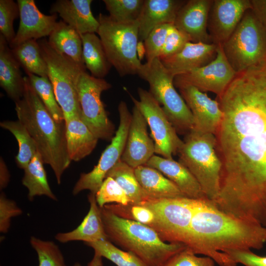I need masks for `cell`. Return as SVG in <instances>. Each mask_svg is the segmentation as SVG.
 I'll return each instance as SVG.
<instances>
[{"instance_id":"30","label":"cell","mask_w":266,"mask_h":266,"mask_svg":"<svg viewBox=\"0 0 266 266\" xmlns=\"http://www.w3.org/2000/svg\"><path fill=\"white\" fill-rule=\"evenodd\" d=\"M42 157L37 151L24 170L22 184L28 190V198L33 200L36 196H45L57 201L58 199L51 189Z\"/></svg>"},{"instance_id":"33","label":"cell","mask_w":266,"mask_h":266,"mask_svg":"<svg viewBox=\"0 0 266 266\" xmlns=\"http://www.w3.org/2000/svg\"><path fill=\"white\" fill-rule=\"evenodd\" d=\"M107 177H111L119 185L127 195L129 203L140 204L146 199L134 168L121 160L108 171Z\"/></svg>"},{"instance_id":"13","label":"cell","mask_w":266,"mask_h":266,"mask_svg":"<svg viewBox=\"0 0 266 266\" xmlns=\"http://www.w3.org/2000/svg\"><path fill=\"white\" fill-rule=\"evenodd\" d=\"M119 125L110 144L103 151L97 165L88 173H82L73 187L72 194L76 195L84 190L96 195L108 171L121 160L131 121L132 114L126 103L121 101L118 105Z\"/></svg>"},{"instance_id":"39","label":"cell","mask_w":266,"mask_h":266,"mask_svg":"<svg viewBox=\"0 0 266 266\" xmlns=\"http://www.w3.org/2000/svg\"><path fill=\"white\" fill-rule=\"evenodd\" d=\"M96 201L100 207L110 203H129L127 195L119 185L111 177H107L95 195Z\"/></svg>"},{"instance_id":"11","label":"cell","mask_w":266,"mask_h":266,"mask_svg":"<svg viewBox=\"0 0 266 266\" xmlns=\"http://www.w3.org/2000/svg\"><path fill=\"white\" fill-rule=\"evenodd\" d=\"M111 86L104 79L95 77L86 71L81 73L77 83L80 118L99 139L111 140L115 133L101 99L102 93Z\"/></svg>"},{"instance_id":"19","label":"cell","mask_w":266,"mask_h":266,"mask_svg":"<svg viewBox=\"0 0 266 266\" xmlns=\"http://www.w3.org/2000/svg\"><path fill=\"white\" fill-rule=\"evenodd\" d=\"M213 0H186L178 11L174 27L192 42L212 43L207 31L209 12Z\"/></svg>"},{"instance_id":"8","label":"cell","mask_w":266,"mask_h":266,"mask_svg":"<svg viewBox=\"0 0 266 266\" xmlns=\"http://www.w3.org/2000/svg\"><path fill=\"white\" fill-rule=\"evenodd\" d=\"M222 46L236 73L266 58V29L252 9L245 13L233 33Z\"/></svg>"},{"instance_id":"5","label":"cell","mask_w":266,"mask_h":266,"mask_svg":"<svg viewBox=\"0 0 266 266\" xmlns=\"http://www.w3.org/2000/svg\"><path fill=\"white\" fill-rule=\"evenodd\" d=\"M216 144L214 134L192 130L186 134L178 152V161L190 171L213 202L219 193L222 168Z\"/></svg>"},{"instance_id":"16","label":"cell","mask_w":266,"mask_h":266,"mask_svg":"<svg viewBox=\"0 0 266 266\" xmlns=\"http://www.w3.org/2000/svg\"><path fill=\"white\" fill-rule=\"evenodd\" d=\"M177 88L192 114L193 130L215 135L223 116L218 101L192 85H182Z\"/></svg>"},{"instance_id":"15","label":"cell","mask_w":266,"mask_h":266,"mask_svg":"<svg viewBox=\"0 0 266 266\" xmlns=\"http://www.w3.org/2000/svg\"><path fill=\"white\" fill-rule=\"evenodd\" d=\"M250 9L251 0H213L207 21V31L212 43L222 45Z\"/></svg>"},{"instance_id":"44","label":"cell","mask_w":266,"mask_h":266,"mask_svg":"<svg viewBox=\"0 0 266 266\" xmlns=\"http://www.w3.org/2000/svg\"><path fill=\"white\" fill-rule=\"evenodd\" d=\"M22 213V210L14 200L8 199L1 193L0 195V232L7 233L10 229L12 218Z\"/></svg>"},{"instance_id":"32","label":"cell","mask_w":266,"mask_h":266,"mask_svg":"<svg viewBox=\"0 0 266 266\" xmlns=\"http://www.w3.org/2000/svg\"><path fill=\"white\" fill-rule=\"evenodd\" d=\"M1 128L11 132L16 139L19 150L15 157L18 166L24 169L37 152L36 143L24 125L19 120L3 121Z\"/></svg>"},{"instance_id":"36","label":"cell","mask_w":266,"mask_h":266,"mask_svg":"<svg viewBox=\"0 0 266 266\" xmlns=\"http://www.w3.org/2000/svg\"><path fill=\"white\" fill-rule=\"evenodd\" d=\"M109 16L120 23L138 21L144 0H103Z\"/></svg>"},{"instance_id":"20","label":"cell","mask_w":266,"mask_h":266,"mask_svg":"<svg viewBox=\"0 0 266 266\" xmlns=\"http://www.w3.org/2000/svg\"><path fill=\"white\" fill-rule=\"evenodd\" d=\"M217 47L214 43L188 42L180 52L160 61L175 77L209 64L216 57Z\"/></svg>"},{"instance_id":"2","label":"cell","mask_w":266,"mask_h":266,"mask_svg":"<svg viewBox=\"0 0 266 266\" xmlns=\"http://www.w3.org/2000/svg\"><path fill=\"white\" fill-rule=\"evenodd\" d=\"M266 244V227L226 213L203 199L196 208L185 244L219 266H236L226 251L260 250Z\"/></svg>"},{"instance_id":"24","label":"cell","mask_w":266,"mask_h":266,"mask_svg":"<svg viewBox=\"0 0 266 266\" xmlns=\"http://www.w3.org/2000/svg\"><path fill=\"white\" fill-rule=\"evenodd\" d=\"M88 199L90 204L89 210L82 222L71 231L57 233L55 238L57 241L63 243L82 241L86 244L108 239L100 208L97 203L95 195L90 193Z\"/></svg>"},{"instance_id":"25","label":"cell","mask_w":266,"mask_h":266,"mask_svg":"<svg viewBox=\"0 0 266 266\" xmlns=\"http://www.w3.org/2000/svg\"><path fill=\"white\" fill-rule=\"evenodd\" d=\"M9 44L0 34V86L14 102L22 98L24 77Z\"/></svg>"},{"instance_id":"34","label":"cell","mask_w":266,"mask_h":266,"mask_svg":"<svg viewBox=\"0 0 266 266\" xmlns=\"http://www.w3.org/2000/svg\"><path fill=\"white\" fill-rule=\"evenodd\" d=\"M29 83L48 111L57 123L65 121L62 108L56 98L53 85L48 77L27 74Z\"/></svg>"},{"instance_id":"22","label":"cell","mask_w":266,"mask_h":266,"mask_svg":"<svg viewBox=\"0 0 266 266\" xmlns=\"http://www.w3.org/2000/svg\"><path fill=\"white\" fill-rule=\"evenodd\" d=\"M145 165L160 171L172 181L186 197L208 199L195 176L179 161L153 155Z\"/></svg>"},{"instance_id":"23","label":"cell","mask_w":266,"mask_h":266,"mask_svg":"<svg viewBox=\"0 0 266 266\" xmlns=\"http://www.w3.org/2000/svg\"><path fill=\"white\" fill-rule=\"evenodd\" d=\"M186 0H144L138 19L139 39L144 40L156 27L174 24L177 13Z\"/></svg>"},{"instance_id":"45","label":"cell","mask_w":266,"mask_h":266,"mask_svg":"<svg viewBox=\"0 0 266 266\" xmlns=\"http://www.w3.org/2000/svg\"><path fill=\"white\" fill-rule=\"evenodd\" d=\"M237 265L243 266H266V256H261L251 250H231L225 252Z\"/></svg>"},{"instance_id":"48","label":"cell","mask_w":266,"mask_h":266,"mask_svg":"<svg viewBox=\"0 0 266 266\" xmlns=\"http://www.w3.org/2000/svg\"><path fill=\"white\" fill-rule=\"evenodd\" d=\"M87 266H103L102 257L97 253H94V256Z\"/></svg>"},{"instance_id":"46","label":"cell","mask_w":266,"mask_h":266,"mask_svg":"<svg viewBox=\"0 0 266 266\" xmlns=\"http://www.w3.org/2000/svg\"><path fill=\"white\" fill-rule=\"evenodd\" d=\"M252 9L266 29V0H251Z\"/></svg>"},{"instance_id":"10","label":"cell","mask_w":266,"mask_h":266,"mask_svg":"<svg viewBox=\"0 0 266 266\" xmlns=\"http://www.w3.org/2000/svg\"><path fill=\"white\" fill-rule=\"evenodd\" d=\"M200 200L202 199L187 197L147 198L140 204L154 214L155 221L151 227L162 240L185 244L192 217Z\"/></svg>"},{"instance_id":"37","label":"cell","mask_w":266,"mask_h":266,"mask_svg":"<svg viewBox=\"0 0 266 266\" xmlns=\"http://www.w3.org/2000/svg\"><path fill=\"white\" fill-rule=\"evenodd\" d=\"M30 242L37 254L38 266H66L62 251L54 242L32 236Z\"/></svg>"},{"instance_id":"6","label":"cell","mask_w":266,"mask_h":266,"mask_svg":"<svg viewBox=\"0 0 266 266\" xmlns=\"http://www.w3.org/2000/svg\"><path fill=\"white\" fill-rule=\"evenodd\" d=\"M98 34L112 66L121 77L137 74L142 64L137 52L138 21L120 23L109 15L100 13Z\"/></svg>"},{"instance_id":"31","label":"cell","mask_w":266,"mask_h":266,"mask_svg":"<svg viewBox=\"0 0 266 266\" xmlns=\"http://www.w3.org/2000/svg\"><path fill=\"white\" fill-rule=\"evenodd\" d=\"M12 53L27 74L48 77V68L38 42L30 39L11 48Z\"/></svg>"},{"instance_id":"9","label":"cell","mask_w":266,"mask_h":266,"mask_svg":"<svg viewBox=\"0 0 266 266\" xmlns=\"http://www.w3.org/2000/svg\"><path fill=\"white\" fill-rule=\"evenodd\" d=\"M38 43L48 68V77L56 100L62 109L65 120L80 115L77 86L79 76L85 69L72 60L52 47L46 39Z\"/></svg>"},{"instance_id":"7","label":"cell","mask_w":266,"mask_h":266,"mask_svg":"<svg viewBox=\"0 0 266 266\" xmlns=\"http://www.w3.org/2000/svg\"><path fill=\"white\" fill-rule=\"evenodd\" d=\"M139 76L148 82L149 92L161 105L177 133L194 129L192 114L174 84V78L159 58L142 65Z\"/></svg>"},{"instance_id":"49","label":"cell","mask_w":266,"mask_h":266,"mask_svg":"<svg viewBox=\"0 0 266 266\" xmlns=\"http://www.w3.org/2000/svg\"><path fill=\"white\" fill-rule=\"evenodd\" d=\"M72 266H82L81 264L78 262H76L73 264Z\"/></svg>"},{"instance_id":"21","label":"cell","mask_w":266,"mask_h":266,"mask_svg":"<svg viewBox=\"0 0 266 266\" xmlns=\"http://www.w3.org/2000/svg\"><path fill=\"white\" fill-rule=\"evenodd\" d=\"M92 0H58L51 6L50 13L59 14L63 21L80 34L97 33L100 23L93 15Z\"/></svg>"},{"instance_id":"38","label":"cell","mask_w":266,"mask_h":266,"mask_svg":"<svg viewBox=\"0 0 266 266\" xmlns=\"http://www.w3.org/2000/svg\"><path fill=\"white\" fill-rule=\"evenodd\" d=\"M103 207L119 217L135 221L150 227L155 221V215L152 211L140 204L110 203L106 204Z\"/></svg>"},{"instance_id":"14","label":"cell","mask_w":266,"mask_h":266,"mask_svg":"<svg viewBox=\"0 0 266 266\" xmlns=\"http://www.w3.org/2000/svg\"><path fill=\"white\" fill-rule=\"evenodd\" d=\"M236 74L222 45H218L216 57L213 61L205 66L175 76L174 84L176 88L192 85L203 92H212L218 97L225 91Z\"/></svg>"},{"instance_id":"47","label":"cell","mask_w":266,"mask_h":266,"mask_svg":"<svg viewBox=\"0 0 266 266\" xmlns=\"http://www.w3.org/2000/svg\"><path fill=\"white\" fill-rule=\"evenodd\" d=\"M10 173L3 160L1 157L0 161V189L5 188L10 181Z\"/></svg>"},{"instance_id":"18","label":"cell","mask_w":266,"mask_h":266,"mask_svg":"<svg viewBox=\"0 0 266 266\" xmlns=\"http://www.w3.org/2000/svg\"><path fill=\"white\" fill-rule=\"evenodd\" d=\"M147 122L134 105L125 147L121 160L135 168L145 165L155 153V145L147 133Z\"/></svg>"},{"instance_id":"40","label":"cell","mask_w":266,"mask_h":266,"mask_svg":"<svg viewBox=\"0 0 266 266\" xmlns=\"http://www.w3.org/2000/svg\"><path fill=\"white\" fill-rule=\"evenodd\" d=\"M19 15L17 2L12 0H0V34L3 35L9 45L15 36L13 23Z\"/></svg>"},{"instance_id":"26","label":"cell","mask_w":266,"mask_h":266,"mask_svg":"<svg viewBox=\"0 0 266 266\" xmlns=\"http://www.w3.org/2000/svg\"><path fill=\"white\" fill-rule=\"evenodd\" d=\"M134 172L146 199L186 197L172 181L154 168L140 166L134 168Z\"/></svg>"},{"instance_id":"41","label":"cell","mask_w":266,"mask_h":266,"mask_svg":"<svg viewBox=\"0 0 266 266\" xmlns=\"http://www.w3.org/2000/svg\"><path fill=\"white\" fill-rule=\"evenodd\" d=\"M174 24H165L154 28L144 41L146 62L159 58L168 33Z\"/></svg>"},{"instance_id":"43","label":"cell","mask_w":266,"mask_h":266,"mask_svg":"<svg viewBox=\"0 0 266 266\" xmlns=\"http://www.w3.org/2000/svg\"><path fill=\"white\" fill-rule=\"evenodd\" d=\"M188 42H191L189 38L173 25L168 33L159 58L161 60L177 54Z\"/></svg>"},{"instance_id":"27","label":"cell","mask_w":266,"mask_h":266,"mask_svg":"<svg viewBox=\"0 0 266 266\" xmlns=\"http://www.w3.org/2000/svg\"><path fill=\"white\" fill-rule=\"evenodd\" d=\"M67 149L71 161L78 162L90 155L99 139L79 117L65 120Z\"/></svg>"},{"instance_id":"29","label":"cell","mask_w":266,"mask_h":266,"mask_svg":"<svg viewBox=\"0 0 266 266\" xmlns=\"http://www.w3.org/2000/svg\"><path fill=\"white\" fill-rule=\"evenodd\" d=\"M83 58L86 68L95 77L104 79L112 66L107 57L101 41L96 33L80 34Z\"/></svg>"},{"instance_id":"35","label":"cell","mask_w":266,"mask_h":266,"mask_svg":"<svg viewBox=\"0 0 266 266\" xmlns=\"http://www.w3.org/2000/svg\"><path fill=\"white\" fill-rule=\"evenodd\" d=\"M99 254L117 266H147L134 253L117 247L108 239L86 243Z\"/></svg>"},{"instance_id":"1","label":"cell","mask_w":266,"mask_h":266,"mask_svg":"<svg viewBox=\"0 0 266 266\" xmlns=\"http://www.w3.org/2000/svg\"><path fill=\"white\" fill-rule=\"evenodd\" d=\"M216 100L223 116L215 134L222 163L215 204L266 226V60L236 73Z\"/></svg>"},{"instance_id":"28","label":"cell","mask_w":266,"mask_h":266,"mask_svg":"<svg viewBox=\"0 0 266 266\" xmlns=\"http://www.w3.org/2000/svg\"><path fill=\"white\" fill-rule=\"evenodd\" d=\"M48 43L56 51L72 60L86 70L83 58L82 42L80 34L63 20L49 36Z\"/></svg>"},{"instance_id":"4","label":"cell","mask_w":266,"mask_h":266,"mask_svg":"<svg viewBox=\"0 0 266 266\" xmlns=\"http://www.w3.org/2000/svg\"><path fill=\"white\" fill-rule=\"evenodd\" d=\"M100 211L108 239L134 253L147 266H162L187 247L183 243L164 241L148 226L119 217L104 207Z\"/></svg>"},{"instance_id":"12","label":"cell","mask_w":266,"mask_h":266,"mask_svg":"<svg viewBox=\"0 0 266 266\" xmlns=\"http://www.w3.org/2000/svg\"><path fill=\"white\" fill-rule=\"evenodd\" d=\"M139 100L130 95L134 103L144 117L149 126L155 145V153L164 158L173 159L178 154L183 140L178 136L163 108L150 93L138 88Z\"/></svg>"},{"instance_id":"42","label":"cell","mask_w":266,"mask_h":266,"mask_svg":"<svg viewBox=\"0 0 266 266\" xmlns=\"http://www.w3.org/2000/svg\"><path fill=\"white\" fill-rule=\"evenodd\" d=\"M215 261L207 256H198L186 247L170 258L162 266H215Z\"/></svg>"},{"instance_id":"3","label":"cell","mask_w":266,"mask_h":266,"mask_svg":"<svg viewBox=\"0 0 266 266\" xmlns=\"http://www.w3.org/2000/svg\"><path fill=\"white\" fill-rule=\"evenodd\" d=\"M22 99L15 102L18 120L26 127L35 141L44 164L50 166L57 183L71 160L66 144L65 122L57 123L31 86L27 76Z\"/></svg>"},{"instance_id":"17","label":"cell","mask_w":266,"mask_h":266,"mask_svg":"<svg viewBox=\"0 0 266 266\" xmlns=\"http://www.w3.org/2000/svg\"><path fill=\"white\" fill-rule=\"evenodd\" d=\"M20 24L15 36L9 45L10 48L30 39L49 36L57 23V14L42 13L34 0H17Z\"/></svg>"}]
</instances>
